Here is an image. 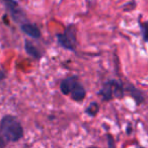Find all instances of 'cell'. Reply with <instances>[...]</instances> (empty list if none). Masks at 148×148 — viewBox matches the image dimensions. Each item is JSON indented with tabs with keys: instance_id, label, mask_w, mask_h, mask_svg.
Segmentation results:
<instances>
[{
	"instance_id": "7c38bea8",
	"label": "cell",
	"mask_w": 148,
	"mask_h": 148,
	"mask_svg": "<svg viewBox=\"0 0 148 148\" xmlns=\"http://www.w3.org/2000/svg\"><path fill=\"white\" fill-rule=\"evenodd\" d=\"M107 138H108V148H116L115 140H114L113 136L110 135V134H108Z\"/></svg>"
},
{
	"instance_id": "7a4b0ae2",
	"label": "cell",
	"mask_w": 148,
	"mask_h": 148,
	"mask_svg": "<svg viewBox=\"0 0 148 148\" xmlns=\"http://www.w3.org/2000/svg\"><path fill=\"white\" fill-rule=\"evenodd\" d=\"M57 41L61 47L70 51H75L76 49V27L74 25H69L66 27L63 33L57 34Z\"/></svg>"
},
{
	"instance_id": "5b68a950",
	"label": "cell",
	"mask_w": 148,
	"mask_h": 148,
	"mask_svg": "<svg viewBox=\"0 0 148 148\" xmlns=\"http://www.w3.org/2000/svg\"><path fill=\"white\" fill-rule=\"evenodd\" d=\"M21 29L25 35L33 38V39H39V38H41V31H40L39 27L36 25H34V23H21Z\"/></svg>"
},
{
	"instance_id": "8992f818",
	"label": "cell",
	"mask_w": 148,
	"mask_h": 148,
	"mask_svg": "<svg viewBox=\"0 0 148 148\" xmlns=\"http://www.w3.org/2000/svg\"><path fill=\"white\" fill-rule=\"evenodd\" d=\"M77 82H78V79H77V77H75V76H72V77H69V78L64 79V80L61 82V84H60L61 91L64 93V95H70L72 88H73L74 85L76 84Z\"/></svg>"
},
{
	"instance_id": "5bb4252c",
	"label": "cell",
	"mask_w": 148,
	"mask_h": 148,
	"mask_svg": "<svg viewBox=\"0 0 148 148\" xmlns=\"http://www.w3.org/2000/svg\"><path fill=\"white\" fill-rule=\"evenodd\" d=\"M5 78V74L3 73L2 71H1V70H0V81L1 80H3V79Z\"/></svg>"
},
{
	"instance_id": "52a82bcc",
	"label": "cell",
	"mask_w": 148,
	"mask_h": 148,
	"mask_svg": "<svg viewBox=\"0 0 148 148\" xmlns=\"http://www.w3.org/2000/svg\"><path fill=\"white\" fill-rule=\"evenodd\" d=\"M70 95H71L72 99H74L75 101H80L85 97V89H84V87L79 83V81L74 85V87L72 88Z\"/></svg>"
},
{
	"instance_id": "30bf717a",
	"label": "cell",
	"mask_w": 148,
	"mask_h": 148,
	"mask_svg": "<svg viewBox=\"0 0 148 148\" xmlns=\"http://www.w3.org/2000/svg\"><path fill=\"white\" fill-rule=\"evenodd\" d=\"M139 27H140V29H141V34H142V37H143L144 41L148 42V21H144V23L139 21Z\"/></svg>"
},
{
	"instance_id": "277c9868",
	"label": "cell",
	"mask_w": 148,
	"mask_h": 148,
	"mask_svg": "<svg viewBox=\"0 0 148 148\" xmlns=\"http://www.w3.org/2000/svg\"><path fill=\"white\" fill-rule=\"evenodd\" d=\"M1 1L8 10L9 14L13 18V21L21 23H25V14L16 0H1Z\"/></svg>"
},
{
	"instance_id": "9c48e42d",
	"label": "cell",
	"mask_w": 148,
	"mask_h": 148,
	"mask_svg": "<svg viewBox=\"0 0 148 148\" xmlns=\"http://www.w3.org/2000/svg\"><path fill=\"white\" fill-rule=\"evenodd\" d=\"M128 91H129L130 95L133 97V99H135L137 103H142L144 101V99H145L144 95H142V92L139 89L135 88L133 85H129V86H128Z\"/></svg>"
},
{
	"instance_id": "4fadbf2b",
	"label": "cell",
	"mask_w": 148,
	"mask_h": 148,
	"mask_svg": "<svg viewBox=\"0 0 148 148\" xmlns=\"http://www.w3.org/2000/svg\"><path fill=\"white\" fill-rule=\"evenodd\" d=\"M6 145V141L4 140V138L1 135V132H0V148H4Z\"/></svg>"
},
{
	"instance_id": "3957f363",
	"label": "cell",
	"mask_w": 148,
	"mask_h": 148,
	"mask_svg": "<svg viewBox=\"0 0 148 148\" xmlns=\"http://www.w3.org/2000/svg\"><path fill=\"white\" fill-rule=\"evenodd\" d=\"M99 95L103 101H110L113 99H122L124 97L123 84L117 80H110L103 84Z\"/></svg>"
},
{
	"instance_id": "ba28073f",
	"label": "cell",
	"mask_w": 148,
	"mask_h": 148,
	"mask_svg": "<svg viewBox=\"0 0 148 148\" xmlns=\"http://www.w3.org/2000/svg\"><path fill=\"white\" fill-rule=\"evenodd\" d=\"M25 49L27 51V53L29 55H31L32 57L36 58V59H40L42 57V53L33 43H31L29 41L25 42Z\"/></svg>"
},
{
	"instance_id": "9a60e30c",
	"label": "cell",
	"mask_w": 148,
	"mask_h": 148,
	"mask_svg": "<svg viewBox=\"0 0 148 148\" xmlns=\"http://www.w3.org/2000/svg\"><path fill=\"white\" fill-rule=\"evenodd\" d=\"M89 148H97V147H95V146H91V147H89Z\"/></svg>"
},
{
	"instance_id": "6da1fadb",
	"label": "cell",
	"mask_w": 148,
	"mask_h": 148,
	"mask_svg": "<svg viewBox=\"0 0 148 148\" xmlns=\"http://www.w3.org/2000/svg\"><path fill=\"white\" fill-rule=\"evenodd\" d=\"M0 132L4 140L16 142L23 136V129L21 123L13 116H5L0 123Z\"/></svg>"
},
{
	"instance_id": "8fae6325",
	"label": "cell",
	"mask_w": 148,
	"mask_h": 148,
	"mask_svg": "<svg viewBox=\"0 0 148 148\" xmlns=\"http://www.w3.org/2000/svg\"><path fill=\"white\" fill-rule=\"evenodd\" d=\"M99 113V105L97 103H91L86 109V114L91 117H95Z\"/></svg>"
}]
</instances>
